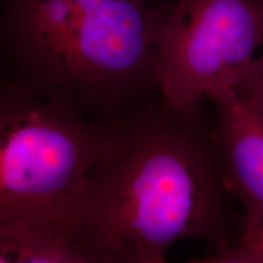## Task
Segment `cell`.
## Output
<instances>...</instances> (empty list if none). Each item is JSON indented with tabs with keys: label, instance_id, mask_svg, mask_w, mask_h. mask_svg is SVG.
<instances>
[{
	"label": "cell",
	"instance_id": "obj_4",
	"mask_svg": "<svg viewBox=\"0 0 263 263\" xmlns=\"http://www.w3.org/2000/svg\"><path fill=\"white\" fill-rule=\"evenodd\" d=\"M263 47V0H172L159 37L157 94L176 112L236 87Z\"/></svg>",
	"mask_w": 263,
	"mask_h": 263
},
{
	"label": "cell",
	"instance_id": "obj_2",
	"mask_svg": "<svg viewBox=\"0 0 263 263\" xmlns=\"http://www.w3.org/2000/svg\"><path fill=\"white\" fill-rule=\"evenodd\" d=\"M172 0H0L11 77L111 120L159 97V37Z\"/></svg>",
	"mask_w": 263,
	"mask_h": 263
},
{
	"label": "cell",
	"instance_id": "obj_1",
	"mask_svg": "<svg viewBox=\"0 0 263 263\" xmlns=\"http://www.w3.org/2000/svg\"><path fill=\"white\" fill-rule=\"evenodd\" d=\"M196 112L156 97L108 120L71 229L97 261L167 258L184 240L226 246L227 189Z\"/></svg>",
	"mask_w": 263,
	"mask_h": 263
},
{
	"label": "cell",
	"instance_id": "obj_9",
	"mask_svg": "<svg viewBox=\"0 0 263 263\" xmlns=\"http://www.w3.org/2000/svg\"><path fill=\"white\" fill-rule=\"evenodd\" d=\"M236 246L241 249L242 251L263 261V229L251 235L240 236Z\"/></svg>",
	"mask_w": 263,
	"mask_h": 263
},
{
	"label": "cell",
	"instance_id": "obj_11",
	"mask_svg": "<svg viewBox=\"0 0 263 263\" xmlns=\"http://www.w3.org/2000/svg\"><path fill=\"white\" fill-rule=\"evenodd\" d=\"M0 73H2V72H0Z\"/></svg>",
	"mask_w": 263,
	"mask_h": 263
},
{
	"label": "cell",
	"instance_id": "obj_3",
	"mask_svg": "<svg viewBox=\"0 0 263 263\" xmlns=\"http://www.w3.org/2000/svg\"><path fill=\"white\" fill-rule=\"evenodd\" d=\"M107 128L0 74V219L71 234Z\"/></svg>",
	"mask_w": 263,
	"mask_h": 263
},
{
	"label": "cell",
	"instance_id": "obj_6",
	"mask_svg": "<svg viewBox=\"0 0 263 263\" xmlns=\"http://www.w3.org/2000/svg\"><path fill=\"white\" fill-rule=\"evenodd\" d=\"M11 263H100L70 233L0 219Z\"/></svg>",
	"mask_w": 263,
	"mask_h": 263
},
{
	"label": "cell",
	"instance_id": "obj_10",
	"mask_svg": "<svg viewBox=\"0 0 263 263\" xmlns=\"http://www.w3.org/2000/svg\"><path fill=\"white\" fill-rule=\"evenodd\" d=\"M0 263H11L8 254V250H6L4 241H3L2 233H0Z\"/></svg>",
	"mask_w": 263,
	"mask_h": 263
},
{
	"label": "cell",
	"instance_id": "obj_5",
	"mask_svg": "<svg viewBox=\"0 0 263 263\" xmlns=\"http://www.w3.org/2000/svg\"><path fill=\"white\" fill-rule=\"evenodd\" d=\"M216 106L213 139L226 189L242 207L241 236L263 229V112L234 87L209 95Z\"/></svg>",
	"mask_w": 263,
	"mask_h": 263
},
{
	"label": "cell",
	"instance_id": "obj_8",
	"mask_svg": "<svg viewBox=\"0 0 263 263\" xmlns=\"http://www.w3.org/2000/svg\"><path fill=\"white\" fill-rule=\"evenodd\" d=\"M141 263H170L167 258L160 259H150ZM188 263H263V261L258 259L255 256L248 254V252L242 251L238 246H233V248H223L219 249L218 254L205 257L201 259H193Z\"/></svg>",
	"mask_w": 263,
	"mask_h": 263
},
{
	"label": "cell",
	"instance_id": "obj_7",
	"mask_svg": "<svg viewBox=\"0 0 263 263\" xmlns=\"http://www.w3.org/2000/svg\"><path fill=\"white\" fill-rule=\"evenodd\" d=\"M263 112V47L235 87Z\"/></svg>",
	"mask_w": 263,
	"mask_h": 263
}]
</instances>
